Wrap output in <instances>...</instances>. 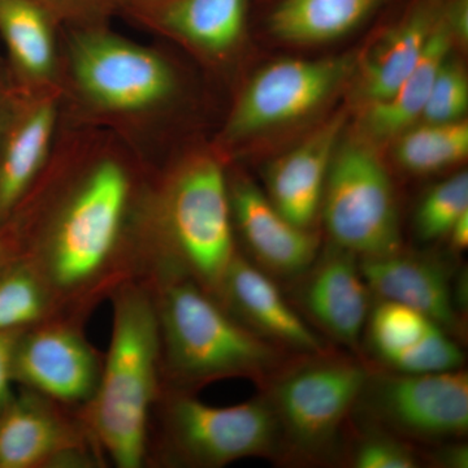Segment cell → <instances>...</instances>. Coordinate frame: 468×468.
<instances>
[{
	"instance_id": "cell-1",
	"label": "cell",
	"mask_w": 468,
	"mask_h": 468,
	"mask_svg": "<svg viewBox=\"0 0 468 468\" xmlns=\"http://www.w3.org/2000/svg\"><path fill=\"white\" fill-rule=\"evenodd\" d=\"M153 165L116 134L61 122L41 177L9 220L58 314H81L138 268L134 228Z\"/></svg>"
},
{
	"instance_id": "cell-2",
	"label": "cell",
	"mask_w": 468,
	"mask_h": 468,
	"mask_svg": "<svg viewBox=\"0 0 468 468\" xmlns=\"http://www.w3.org/2000/svg\"><path fill=\"white\" fill-rule=\"evenodd\" d=\"M61 54L64 122L109 131L153 165L151 147L185 98L174 58L110 24L63 27Z\"/></svg>"
},
{
	"instance_id": "cell-3",
	"label": "cell",
	"mask_w": 468,
	"mask_h": 468,
	"mask_svg": "<svg viewBox=\"0 0 468 468\" xmlns=\"http://www.w3.org/2000/svg\"><path fill=\"white\" fill-rule=\"evenodd\" d=\"M138 263L183 273L217 297L236 257L228 162L214 147L153 168L135 218Z\"/></svg>"
},
{
	"instance_id": "cell-4",
	"label": "cell",
	"mask_w": 468,
	"mask_h": 468,
	"mask_svg": "<svg viewBox=\"0 0 468 468\" xmlns=\"http://www.w3.org/2000/svg\"><path fill=\"white\" fill-rule=\"evenodd\" d=\"M110 295L109 353L94 397L77 414L115 466L140 468L147 462L151 415L163 387L158 315L144 279L125 280Z\"/></svg>"
},
{
	"instance_id": "cell-5",
	"label": "cell",
	"mask_w": 468,
	"mask_h": 468,
	"mask_svg": "<svg viewBox=\"0 0 468 468\" xmlns=\"http://www.w3.org/2000/svg\"><path fill=\"white\" fill-rule=\"evenodd\" d=\"M158 315L163 387L192 392L224 378L261 384L292 354L246 328L190 277L146 273Z\"/></svg>"
},
{
	"instance_id": "cell-6",
	"label": "cell",
	"mask_w": 468,
	"mask_h": 468,
	"mask_svg": "<svg viewBox=\"0 0 468 468\" xmlns=\"http://www.w3.org/2000/svg\"><path fill=\"white\" fill-rule=\"evenodd\" d=\"M368 374L359 360L334 350L286 359L261 385L279 426L282 457L306 463L335 457Z\"/></svg>"
},
{
	"instance_id": "cell-7",
	"label": "cell",
	"mask_w": 468,
	"mask_h": 468,
	"mask_svg": "<svg viewBox=\"0 0 468 468\" xmlns=\"http://www.w3.org/2000/svg\"><path fill=\"white\" fill-rule=\"evenodd\" d=\"M151 420L154 457L177 466L224 467L243 458L282 457V439L263 394L233 406L207 405L192 392L162 387Z\"/></svg>"
},
{
	"instance_id": "cell-8",
	"label": "cell",
	"mask_w": 468,
	"mask_h": 468,
	"mask_svg": "<svg viewBox=\"0 0 468 468\" xmlns=\"http://www.w3.org/2000/svg\"><path fill=\"white\" fill-rule=\"evenodd\" d=\"M359 54L282 58L261 68L234 101L212 147L228 162L264 135L315 115L349 84Z\"/></svg>"
},
{
	"instance_id": "cell-9",
	"label": "cell",
	"mask_w": 468,
	"mask_h": 468,
	"mask_svg": "<svg viewBox=\"0 0 468 468\" xmlns=\"http://www.w3.org/2000/svg\"><path fill=\"white\" fill-rule=\"evenodd\" d=\"M320 217L331 243L362 258L402 250L399 203L374 144L346 131L332 158Z\"/></svg>"
},
{
	"instance_id": "cell-10",
	"label": "cell",
	"mask_w": 468,
	"mask_h": 468,
	"mask_svg": "<svg viewBox=\"0 0 468 468\" xmlns=\"http://www.w3.org/2000/svg\"><path fill=\"white\" fill-rule=\"evenodd\" d=\"M356 409L363 421L403 440L462 439L468 431V375L463 368L432 374L369 371Z\"/></svg>"
},
{
	"instance_id": "cell-11",
	"label": "cell",
	"mask_w": 468,
	"mask_h": 468,
	"mask_svg": "<svg viewBox=\"0 0 468 468\" xmlns=\"http://www.w3.org/2000/svg\"><path fill=\"white\" fill-rule=\"evenodd\" d=\"M84 319L80 314H58L21 332L15 383L64 408H85L100 384L103 358L85 337Z\"/></svg>"
},
{
	"instance_id": "cell-12",
	"label": "cell",
	"mask_w": 468,
	"mask_h": 468,
	"mask_svg": "<svg viewBox=\"0 0 468 468\" xmlns=\"http://www.w3.org/2000/svg\"><path fill=\"white\" fill-rule=\"evenodd\" d=\"M101 452L79 414L23 388L0 411V468L88 463Z\"/></svg>"
},
{
	"instance_id": "cell-13",
	"label": "cell",
	"mask_w": 468,
	"mask_h": 468,
	"mask_svg": "<svg viewBox=\"0 0 468 468\" xmlns=\"http://www.w3.org/2000/svg\"><path fill=\"white\" fill-rule=\"evenodd\" d=\"M251 0H149L125 5L137 26L189 51L209 67H226L245 42Z\"/></svg>"
},
{
	"instance_id": "cell-14",
	"label": "cell",
	"mask_w": 468,
	"mask_h": 468,
	"mask_svg": "<svg viewBox=\"0 0 468 468\" xmlns=\"http://www.w3.org/2000/svg\"><path fill=\"white\" fill-rule=\"evenodd\" d=\"M228 189L234 234L241 239L246 258L273 279L300 277L318 257L319 234L292 224L241 171L228 167Z\"/></svg>"
},
{
	"instance_id": "cell-15",
	"label": "cell",
	"mask_w": 468,
	"mask_h": 468,
	"mask_svg": "<svg viewBox=\"0 0 468 468\" xmlns=\"http://www.w3.org/2000/svg\"><path fill=\"white\" fill-rule=\"evenodd\" d=\"M61 122L60 90L18 89L0 143V224L7 223L41 177L54 153Z\"/></svg>"
},
{
	"instance_id": "cell-16",
	"label": "cell",
	"mask_w": 468,
	"mask_h": 468,
	"mask_svg": "<svg viewBox=\"0 0 468 468\" xmlns=\"http://www.w3.org/2000/svg\"><path fill=\"white\" fill-rule=\"evenodd\" d=\"M217 300L246 328L292 356L323 354L328 344L289 303L275 279L237 251Z\"/></svg>"
},
{
	"instance_id": "cell-17",
	"label": "cell",
	"mask_w": 468,
	"mask_h": 468,
	"mask_svg": "<svg viewBox=\"0 0 468 468\" xmlns=\"http://www.w3.org/2000/svg\"><path fill=\"white\" fill-rule=\"evenodd\" d=\"M297 304L311 324L332 340L356 349L369 310V289L353 252L326 246L297 279Z\"/></svg>"
},
{
	"instance_id": "cell-18",
	"label": "cell",
	"mask_w": 468,
	"mask_h": 468,
	"mask_svg": "<svg viewBox=\"0 0 468 468\" xmlns=\"http://www.w3.org/2000/svg\"><path fill=\"white\" fill-rule=\"evenodd\" d=\"M442 7L443 0H411L401 17L360 52L350 110L383 101L401 86L423 57Z\"/></svg>"
},
{
	"instance_id": "cell-19",
	"label": "cell",
	"mask_w": 468,
	"mask_h": 468,
	"mask_svg": "<svg viewBox=\"0 0 468 468\" xmlns=\"http://www.w3.org/2000/svg\"><path fill=\"white\" fill-rule=\"evenodd\" d=\"M350 107L311 132L297 146L277 156L266 172L268 198L286 218L314 230L322 208L326 176L349 122Z\"/></svg>"
},
{
	"instance_id": "cell-20",
	"label": "cell",
	"mask_w": 468,
	"mask_h": 468,
	"mask_svg": "<svg viewBox=\"0 0 468 468\" xmlns=\"http://www.w3.org/2000/svg\"><path fill=\"white\" fill-rule=\"evenodd\" d=\"M369 292L378 300L397 302L433 320L452 337L461 334V314L454 284L445 264L430 255L399 250L359 260Z\"/></svg>"
},
{
	"instance_id": "cell-21",
	"label": "cell",
	"mask_w": 468,
	"mask_h": 468,
	"mask_svg": "<svg viewBox=\"0 0 468 468\" xmlns=\"http://www.w3.org/2000/svg\"><path fill=\"white\" fill-rule=\"evenodd\" d=\"M61 30L57 18L32 0H0L3 58L18 89L60 90Z\"/></svg>"
},
{
	"instance_id": "cell-22",
	"label": "cell",
	"mask_w": 468,
	"mask_h": 468,
	"mask_svg": "<svg viewBox=\"0 0 468 468\" xmlns=\"http://www.w3.org/2000/svg\"><path fill=\"white\" fill-rule=\"evenodd\" d=\"M455 45L445 21L440 17L423 57L389 98L356 111L353 133L380 149L392 144L410 126L420 122L421 112L443 61Z\"/></svg>"
},
{
	"instance_id": "cell-23",
	"label": "cell",
	"mask_w": 468,
	"mask_h": 468,
	"mask_svg": "<svg viewBox=\"0 0 468 468\" xmlns=\"http://www.w3.org/2000/svg\"><path fill=\"white\" fill-rule=\"evenodd\" d=\"M393 0H275L268 33L294 46L337 41L353 33Z\"/></svg>"
},
{
	"instance_id": "cell-24",
	"label": "cell",
	"mask_w": 468,
	"mask_h": 468,
	"mask_svg": "<svg viewBox=\"0 0 468 468\" xmlns=\"http://www.w3.org/2000/svg\"><path fill=\"white\" fill-rule=\"evenodd\" d=\"M397 165L411 175L427 176L463 163L468 155L467 119L410 126L393 141Z\"/></svg>"
},
{
	"instance_id": "cell-25",
	"label": "cell",
	"mask_w": 468,
	"mask_h": 468,
	"mask_svg": "<svg viewBox=\"0 0 468 468\" xmlns=\"http://www.w3.org/2000/svg\"><path fill=\"white\" fill-rule=\"evenodd\" d=\"M54 315L50 288L32 261L18 258L0 272V332L24 331Z\"/></svg>"
},
{
	"instance_id": "cell-26",
	"label": "cell",
	"mask_w": 468,
	"mask_h": 468,
	"mask_svg": "<svg viewBox=\"0 0 468 468\" xmlns=\"http://www.w3.org/2000/svg\"><path fill=\"white\" fill-rule=\"evenodd\" d=\"M366 326L369 347L388 369L441 328L411 307L384 300L369 310Z\"/></svg>"
},
{
	"instance_id": "cell-27",
	"label": "cell",
	"mask_w": 468,
	"mask_h": 468,
	"mask_svg": "<svg viewBox=\"0 0 468 468\" xmlns=\"http://www.w3.org/2000/svg\"><path fill=\"white\" fill-rule=\"evenodd\" d=\"M468 212V174L461 171L431 187L415 211L414 227L424 242L446 239L452 226Z\"/></svg>"
},
{
	"instance_id": "cell-28",
	"label": "cell",
	"mask_w": 468,
	"mask_h": 468,
	"mask_svg": "<svg viewBox=\"0 0 468 468\" xmlns=\"http://www.w3.org/2000/svg\"><path fill=\"white\" fill-rule=\"evenodd\" d=\"M347 455L350 466L356 468H417L423 463L406 440L368 421L354 439Z\"/></svg>"
},
{
	"instance_id": "cell-29",
	"label": "cell",
	"mask_w": 468,
	"mask_h": 468,
	"mask_svg": "<svg viewBox=\"0 0 468 468\" xmlns=\"http://www.w3.org/2000/svg\"><path fill=\"white\" fill-rule=\"evenodd\" d=\"M468 110V77L452 52L443 61L421 112L423 122H455L466 119Z\"/></svg>"
},
{
	"instance_id": "cell-30",
	"label": "cell",
	"mask_w": 468,
	"mask_h": 468,
	"mask_svg": "<svg viewBox=\"0 0 468 468\" xmlns=\"http://www.w3.org/2000/svg\"><path fill=\"white\" fill-rule=\"evenodd\" d=\"M63 27L103 26L122 14V0H32Z\"/></svg>"
},
{
	"instance_id": "cell-31",
	"label": "cell",
	"mask_w": 468,
	"mask_h": 468,
	"mask_svg": "<svg viewBox=\"0 0 468 468\" xmlns=\"http://www.w3.org/2000/svg\"><path fill=\"white\" fill-rule=\"evenodd\" d=\"M26 331V329H24ZM23 331L0 332V411L14 399V356Z\"/></svg>"
},
{
	"instance_id": "cell-32",
	"label": "cell",
	"mask_w": 468,
	"mask_h": 468,
	"mask_svg": "<svg viewBox=\"0 0 468 468\" xmlns=\"http://www.w3.org/2000/svg\"><path fill=\"white\" fill-rule=\"evenodd\" d=\"M442 18L448 27L455 48H467L468 0H443Z\"/></svg>"
},
{
	"instance_id": "cell-33",
	"label": "cell",
	"mask_w": 468,
	"mask_h": 468,
	"mask_svg": "<svg viewBox=\"0 0 468 468\" xmlns=\"http://www.w3.org/2000/svg\"><path fill=\"white\" fill-rule=\"evenodd\" d=\"M433 451L424 454L423 462L431 463L433 467L441 468H467L468 446L463 442H440Z\"/></svg>"
},
{
	"instance_id": "cell-34",
	"label": "cell",
	"mask_w": 468,
	"mask_h": 468,
	"mask_svg": "<svg viewBox=\"0 0 468 468\" xmlns=\"http://www.w3.org/2000/svg\"><path fill=\"white\" fill-rule=\"evenodd\" d=\"M17 86L9 75L5 58H0V143H2L3 134L14 111L15 101L17 98Z\"/></svg>"
},
{
	"instance_id": "cell-35",
	"label": "cell",
	"mask_w": 468,
	"mask_h": 468,
	"mask_svg": "<svg viewBox=\"0 0 468 468\" xmlns=\"http://www.w3.org/2000/svg\"><path fill=\"white\" fill-rule=\"evenodd\" d=\"M21 257L23 245L16 227L11 220L0 224V272Z\"/></svg>"
},
{
	"instance_id": "cell-36",
	"label": "cell",
	"mask_w": 468,
	"mask_h": 468,
	"mask_svg": "<svg viewBox=\"0 0 468 468\" xmlns=\"http://www.w3.org/2000/svg\"><path fill=\"white\" fill-rule=\"evenodd\" d=\"M454 251H463L468 248V212L458 218L451 233L446 237Z\"/></svg>"
},
{
	"instance_id": "cell-37",
	"label": "cell",
	"mask_w": 468,
	"mask_h": 468,
	"mask_svg": "<svg viewBox=\"0 0 468 468\" xmlns=\"http://www.w3.org/2000/svg\"><path fill=\"white\" fill-rule=\"evenodd\" d=\"M122 8H124L125 5H135V3L149 2V0H122Z\"/></svg>"
}]
</instances>
